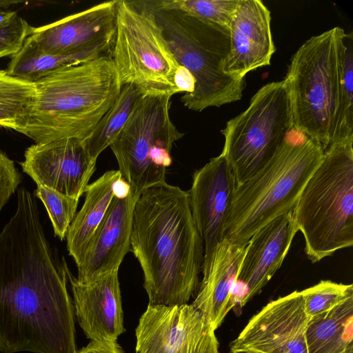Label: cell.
<instances>
[{
	"instance_id": "1",
	"label": "cell",
	"mask_w": 353,
	"mask_h": 353,
	"mask_svg": "<svg viewBox=\"0 0 353 353\" xmlns=\"http://www.w3.org/2000/svg\"><path fill=\"white\" fill-rule=\"evenodd\" d=\"M67 268L47 239L34 195L19 188L16 211L0 232L3 353H77Z\"/></svg>"
},
{
	"instance_id": "2",
	"label": "cell",
	"mask_w": 353,
	"mask_h": 353,
	"mask_svg": "<svg viewBox=\"0 0 353 353\" xmlns=\"http://www.w3.org/2000/svg\"><path fill=\"white\" fill-rule=\"evenodd\" d=\"M130 248L149 304H185L197 292L204 248L188 192L165 181L144 190L134 210Z\"/></svg>"
},
{
	"instance_id": "3",
	"label": "cell",
	"mask_w": 353,
	"mask_h": 353,
	"mask_svg": "<svg viewBox=\"0 0 353 353\" xmlns=\"http://www.w3.org/2000/svg\"><path fill=\"white\" fill-rule=\"evenodd\" d=\"M34 83V97L17 132L36 143L85 139L122 87L111 54L61 68Z\"/></svg>"
},
{
	"instance_id": "4",
	"label": "cell",
	"mask_w": 353,
	"mask_h": 353,
	"mask_svg": "<svg viewBox=\"0 0 353 353\" xmlns=\"http://www.w3.org/2000/svg\"><path fill=\"white\" fill-rule=\"evenodd\" d=\"M292 131L261 170L236 187L223 239L248 244L273 219L293 212L325 150L317 141L295 130L292 135Z\"/></svg>"
},
{
	"instance_id": "5",
	"label": "cell",
	"mask_w": 353,
	"mask_h": 353,
	"mask_svg": "<svg viewBox=\"0 0 353 353\" xmlns=\"http://www.w3.org/2000/svg\"><path fill=\"white\" fill-rule=\"evenodd\" d=\"M292 213L312 263L353 245V134L325 150Z\"/></svg>"
},
{
	"instance_id": "6",
	"label": "cell",
	"mask_w": 353,
	"mask_h": 353,
	"mask_svg": "<svg viewBox=\"0 0 353 353\" xmlns=\"http://www.w3.org/2000/svg\"><path fill=\"white\" fill-rule=\"evenodd\" d=\"M145 1L174 59L195 79L194 91L181 97L184 106L201 112L240 100L245 77L224 71L230 48L229 32L183 10L161 8L153 0Z\"/></svg>"
},
{
	"instance_id": "7",
	"label": "cell",
	"mask_w": 353,
	"mask_h": 353,
	"mask_svg": "<svg viewBox=\"0 0 353 353\" xmlns=\"http://www.w3.org/2000/svg\"><path fill=\"white\" fill-rule=\"evenodd\" d=\"M343 32L334 27L307 39L292 56L283 79L293 129L317 141L324 150L332 143L335 126Z\"/></svg>"
},
{
	"instance_id": "8",
	"label": "cell",
	"mask_w": 353,
	"mask_h": 353,
	"mask_svg": "<svg viewBox=\"0 0 353 353\" xmlns=\"http://www.w3.org/2000/svg\"><path fill=\"white\" fill-rule=\"evenodd\" d=\"M112 58L121 85H134L143 95L179 93V63L145 0H117Z\"/></svg>"
},
{
	"instance_id": "9",
	"label": "cell",
	"mask_w": 353,
	"mask_h": 353,
	"mask_svg": "<svg viewBox=\"0 0 353 353\" xmlns=\"http://www.w3.org/2000/svg\"><path fill=\"white\" fill-rule=\"evenodd\" d=\"M291 105L283 80L268 83L248 107L229 120L221 132V154L234 176L236 187L261 170L293 130Z\"/></svg>"
},
{
	"instance_id": "10",
	"label": "cell",
	"mask_w": 353,
	"mask_h": 353,
	"mask_svg": "<svg viewBox=\"0 0 353 353\" xmlns=\"http://www.w3.org/2000/svg\"><path fill=\"white\" fill-rule=\"evenodd\" d=\"M172 97L142 96L110 145L121 178L137 194L165 181L166 170L172 161L173 144L185 134L170 119Z\"/></svg>"
},
{
	"instance_id": "11",
	"label": "cell",
	"mask_w": 353,
	"mask_h": 353,
	"mask_svg": "<svg viewBox=\"0 0 353 353\" xmlns=\"http://www.w3.org/2000/svg\"><path fill=\"white\" fill-rule=\"evenodd\" d=\"M214 331L192 304H149L136 328V352L219 353Z\"/></svg>"
},
{
	"instance_id": "12",
	"label": "cell",
	"mask_w": 353,
	"mask_h": 353,
	"mask_svg": "<svg viewBox=\"0 0 353 353\" xmlns=\"http://www.w3.org/2000/svg\"><path fill=\"white\" fill-rule=\"evenodd\" d=\"M308 316L301 291L272 301L253 316L230 345L232 353H307Z\"/></svg>"
},
{
	"instance_id": "13",
	"label": "cell",
	"mask_w": 353,
	"mask_h": 353,
	"mask_svg": "<svg viewBox=\"0 0 353 353\" xmlns=\"http://www.w3.org/2000/svg\"><path fill=\"white\" fill-rule=\"evenodd\" d=\"M235 188L234 176L221 153L193 174L188 192L192 216L203 243V276L209 269L216 247L223 241Z\"/></svg>"
},
{
	"instance_id": "14",
	"label": "cell",
	"mask_w": 353,
	"mask_h": 353,
	"mask_svg": "<svg viewBox=\"0 0 353 353\" xmlns=\"http://www.w3.org/2000/svg\"><path fill=\"white\" fill-rule=\"evenodd\" d=\"M96 163L86 152L83 139L68 138L32 145L26 150L20 164L37 185L79 199Z\"/></svg>"
},
{
	"instance_id": "15",
	"label": "cell",
	"mask_w": 353,
	"mask_h": 353,
	"mask_svg": "<svg viewBox=\"0 0 353 353\" xmlns=\"http://www.w3.org/2000/svg\"><path fill=\"white\" fill-rule=\"evenodd\" d=\"M66 272L75 315L87 338L106 345L117 343L118 337L125 332L119 269L85 283L75 278L68 268Z\"/></svg>"
},
{
	"instance_id": "16",
	"label": "cell",
	"mask_w": 353,
	"mask_h": 353,
	"mask_svg": "<svg viewBox=\"0 0 353 353\" xmlns=\"http://www.w3.org/2000/svg\"><path fill=\"white\" fill-rule=\"evenodd\" d=\"M117 0L104 1L52 23L31 28L29 37L43 52L65 54L114 41Z\"/></svg>"
},
{
	"instance_id": "17",
	"label": "cell",
	"mask_w": 353,
	"mask_h": 353,
	"mask_svg": "<svg viewBox=\"0 0 353 353\" xmlns=\"http://www.w3.org/2000/svg\"><path fill=\"white\" fill-rule=\"evenodd\" d=\"M230 48L224 71L245 77L270 64L276 48L271 31V14L260 0H239L229 28Z\"/></svg>"
},
{
	"instance_id": "18",
	"label": "cell",
	"mask_w": 353,
	"mask_h": 353,
	"mask_svg": "<svg viewBox=\"0 0 353 353\" xmlns=\"http://www.w3.org/2000/svg\"><path fill=\"white\" fill-rule=\"evenodd\" d=\"M140 195L131 189L125 198L114 196L77 265L79 281L89 282L119 269L130 248L134 210Z\"/></svg>"
},
{
	"instance_id": "19",
	"label": "cell",
	"mask_w": 353,
	"mask_h": 353,
	"mask_svg": "<svg viewBox=\"0 0 353 353\" xmlns=\"http://www.w3.org/2000/svg\"><path fill=\"white\" fill-rule=\"evenodd\" d=\"M299 228L292 212L279 215L250 239L237 276L244 287V305L259 294L281 266Z\"/></svg>"
},
{
	"instance_id": "20",
	"label": "cell",
	"mask_w": 353,
	"mask_h": 353,
	"mask_svg": "<svg viewBox=\"0 0 353 353\" xmlns=\"http://www.w3.org/2000/svg\"><path fill=\"white\" fill-rule=\"evenodd\" d=\"M246 247L225 239L218 245L192 303L214 330L235 304L234 290Z\"/></svg>"
},
{
	"instance_id": "21",
	"label": "cell",
	"mask_w": 353,
	"mask_h": 353,
	"mask_svg": "<svg viewBox=\"0 0 353 353\" xmlns=\"http://www.w3.org/2000/svg\"><path fill=\"white\" fill-rule=\"evenodd\" d=\"M121 178L119 170L105 172L88 184L85 200L70 225L67 234V249L77 266L81 263L91 238L105 216L114 198V185Z\"/></svg>"
},
{
	"instance_id": "22",
	"label": "cell",
	"mask_w": 353,
	"mask_h": 353,
	"mask_svg": "<svg viewBox=\"0 0 353 353\" xmlns=\"http://www.w3.org/2000/svg\"><path fill=\"white\" fill-rule=\"evenodd\" d=\"M113 42H103L74 53L50 54L41 50L28 35L21 48L12 56L6 72L14 77L35 83L61 68L111 54Z\"/></svg>"
},
{
	"instance_id": "23",
	"label": "cell",
	"mask_w": 353,
	"mask_h": 353,
	"mask_svg": "<svg viewBox=\"0 0 353 353\" xmlns=\"http://www.w3.org/2000/svg\"><path fill=\"white\" fill-rule=\"evenodd\" d=\"M305 341L307 353H352L353 295L309 318Z\"/></svg>"
},
{
	"instance_id": "24",
	"label": "cell",
	"mask_w": 353,
	"mask_h": 353,
	"mask_svg": "<svg viewBox=\"0 0 353 353\" xmlns=\"http://www.w3.org/2000/svg\"><path fill=\"white\" fill-rule=\"evenodd\" d=\"M133 84L121 87L120 93L109 110L102 117L83 143L89 157L97 161L99 154L112 144L142 97Z\"/></svg>"
},
{
	"instance_id": "25",
	"label": "cell",
	"mask_w": 353,
	"mask_h": 353,
	"mask_svg": "<svg viewBox=\"0 0 353 353\" xmlns=\"http://www.w3.org/2000/svg\"><path fill=\"white\" fill-rule=\"evenodd\" d=\"M353 36L343 32L339 40L338 108L332 143L353 134Z\"/></svg>"
},
{
	"instance_id": "26",
	"label": "cell",
	"mask_w": 353,
	"mask_h": 353,
	"mask_svg": "<svg viewBox=\"0 0 353 353\" xmlns=\"http://www.w3.org/2000/svg\"><path fill=\"white\" fill-rule=\"evenodd\" d=\"M35 94V83L0 70V126L17 131Z\"/></svg>"
},
{
	"instance_id": "27",
	"label": "cell",
	"mask_w": 353,
	"mask_h": 353,
	"mask_svg": "<svg viewBox=\"0 0 353 353\" xmlns=\"http://www.w3.org/2000/svg\"><path fill=\"white\" fill-rule=\"evenodd\" d=\"M163 8L179 9L228 32L239 0H153Z\"/></svg>"
},
{
	"instance_id": "28",
	"label": "cell",
	"mask_w": 353,
	"mask_h": 353,
	"mask_svg": "<svg viewBox=\"0 0 353 353\" xmlns=\"http://www.w3.org/2000/svg\"><path fill=\"white\" fill-rule=\"evenodd\" d=\"M301 292L305 312L311 318L332 309L353 295V285L322 280Z\"/></svg>"
},
{
	"instance_id": "29",
	"label": "cell",
	"mask_w": 353,
	"mask_h": 353,
	"mask_svg": "<svg viewBox=\"0 0 353 353\" xmlns=\"http://www.w3.org/2000/svg\"><path fill=\"white\" fill-rule=\"evenodd\" d=\"M34 196L39 198L46 208L54 234L63 240L77 214L79 199L40 185H37Z\"/></svg>"
},
{
	"instance_id": "30",
	"label": "cell",
	"mask_w": 353,
	"mask_h": 353,
	"mask_svg": "<svg viewBox=\"0 0 353 353\" xmlns=\"http://www.w3.org/2000/svg\"><path fill=\"white\" fill-rule=\"evenodd\" d=\"M32 26L15 11H0V58L15 54L30 33Z\"/></svg>"
},
{
	"instance_id": "31",
	"label": "cell",
	"mask_w": 353,
	"mask_h": 353,
	"mask_svg": "<svg viewBox=\"0 0 353 353\" xmlns=\"http://www.w3.org/2000/svg\"><path fill=\"white\" fill-rule=\"evenodd\" d=\"M21 181L22 176L14 161L0 149V212Z\"/></svg>"
},
{
	"instance_id": "32",
	"label": "cell",
	"mask_w": 353,
	"mask_h": 353,
	"mask_svg": "<svg viewBox=\"0 0 353 353\" xmlns=\"http://www.w3.org/2000/svg\"><path fill=\"white\" fill-rule=\"evenodd\" d=\"M174 83L179 93H192L194 89L195 79L188 69L179 65L174 74Z\"/></svg>"
},
{
	"instance_id": "33",
	"label": "cell",
	"mask_w": 353,
	"mask_h": 353,
	"mask_svg": "<svg viewBox=\"0 0 353 353\" xmlns=\"http://www.w3.org/2000/svg\"><path fill=\"white\" fill-rule=\"evenodd\" d=\"M77 353H124L118 343L106 345L91 341L86 347Z\"/></svg>"
},
{
	"instance_id": "34",
	"label": "cell",
	"mask_w": 353,
	"mask_h": 353,
	"mask_svg": "<svg viewBox=\"0 0 353 353\" xmlns=\"http://www.w3.org/2000/svg\"><path fill=\"white\" fill-rule=\"evenodd\" d=\"M131 192L128 183L122 178L117 180L114 185V196L119 199L127 197Z\"/></svg>"
},
{
	"instance_id": "35",
	"label": "cell",
	"mask_w": 353,
	"mask_h": 353,
	"mask_svg": "<svg viewBox=\"0 0 353 353\" xmlns=\"http://www.w3.org/2000/svg\"><path fill=\"white\" fill-rule=\"evenodd\" d=\"M6 3H8V2H6V1H0V11L1 10L2 8H5L6 6Z\"/></svg>"
}]
</instances>
